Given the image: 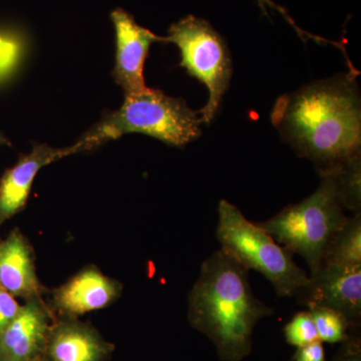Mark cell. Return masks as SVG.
<instances>
[{
  "label": "cell",
  "instance_id": "cell-13",
  "mask_svg": "<svg viewBox=\"0 0 361 361\" xmlns=\"http://www.w3.org/2000/svg\"><path fill=\"white\" fill-rule=\"evenodd\" d=\"M0 285L25 301L49 291L37 277L35 251L18 228L0 242Z\"/></svg>",
  "mask_w": 361,
  "mask_h": 361
},
{
  "label": "cell",
  "instance_id": "cell-4",
  "mask_svg": "<svg viewBox=\"0 0 361 361\" xmlns=\"http://www.w3.org/2000/svg\"><path fill=\"white\" fill-rule=\"evenodd\" d=\"M319 186L303 201L282 209L259 227L292 254L307 263L310 274L322 267L330 241L341 230L348 216L332 169L318 171Z\"/></svg>",
  "mask_w": 361,
  "mask_h": 361
},
{
  "label": "cell",
  "instance_id": "cell-2",
  "mask_svg": "<svg viewBox=\"0 0 361 361\" xmlns=\"http://www.w3.org/2000/svg\"><path fill=\"white\" fill-rule=\"evenodd\" d=\"M188 302L190 324L212 341L223 361L250 355L256 325L274 313L254 295L249 271L222 249L202 264Z\"/></svg>",
  "mask_w": 361,
  "mask_h": 361
},
{
  "label": "cell",
  "instance_id": "cell-16",
  "mask_svg": "<svg viewBox=\"0 0 361 361\" xmlns=\"http://www.w3.org/2000/svg\"><path fill=\"white\" fill-rule=\"evenodd\" d=\"M25 35L16 28L0 27V85L13 77L25 56Z\"/></svg>",
  "mask_w": 361,
  "mask_h": 361
},
{
  "label": "cell",
  "instance_id": "cell-10",
  "mask_svg": "<svg viewBox=\"0 0 361 361\" xmlns=\"http://www.w3.org/2000/svg\"><path fill=\"white\" fill-rule=\"evenodd\" d=\"M123 284L89 265L51 293L49 305L58 317L78 318L109 307L122 295Z\"/></svg>",
  "mask_w": 361,
  "mask_h": 361
},
{
  "label": "cell",
  "instance_id": "cell-22",
  "mask_svg": "<svg viewBox=\"0 0 361 361\" xmlns=\"http://www.w3.org/2000/svg\"><path fill=\"white\" fill-rule=\"evenodd\" d=\"M292 360L294 361H326L324 348L320 341L296 349Z\"/></svg>",
  "mask_w": 361,
  "mask_h": 361
},
{
  "label": "cell",
  "instance_id": "cell-21",
  "mask_svg": "<svg viewBox=\"0 0 361 361\" xmlns=\"http://www.w3.org/2000/svg\"><path fill=\"white\" fill-rule=\"evenodd\" d=\"M332 361H361L360 337L349 334L348 338L342 342Z\"/></svg>",
  "mask_w": 361,
  "mask_h": 361
},
{
  "label": "cell",
  "instance_id": "cell-7",
  "mask_svg": "<svg viewBox=\"0 0 361 361\" xmlns=\"http://www.w3.org/2000/svg\"><path fill=\"white\" fill-rule=\"evenodd\" d=\"M308 308L322 306L338 311L353 329L361 317V266L322 265L296 296Z\"/></svg>",
  "mask_w": 361,
  "mask_h": 361
},
{
  "label": "cell",
  "instance_id": "cell-18",
  "mask_svg": "<svg viewBox=\"0 0 361 361\" xmlns=\"http://www.w3.org/2000/svg\"><path fill=\"white\" fill-rule=\"evenodd\" d=\"M284 337L287 343L296 348H302L319 341L315 323L310 311H301L284 327Z\"/></svg>",
  "mask_w": 361,
  "mask_h": 361
},
{
  "label": "cell",
  "instance_id": "cell-23",
  "mask_svg": "<svg viewBox=\"0 0 361 361\" xmlns=\"http://www.w3.org/2000/svg\"><path fill=\"white\" fill-rule=\"evenodd\" d=\"M11 142L0 133V146H11Z\"/></svg>",
  "mask_w": 361,
  "mask_h": 361
},
{
  "label": "cell",
  "instance_id": "cell-5",
  "mask_svg": "<svg viewBox=\"0 0 361 361\" xmlns=\"http://www.w3.org/2000/svg\"><path fill=\"white\" fill-rule=\"evenodd\" d=\"M216 237L221 249L246 268L262 274L279 297H296L310 282V275L296 264L293 254L251 222L238 207L221 200Z\"/></svg>",
  "mask_w": 361,
  "mask_h": 361
},
{
  "label": "cell",
  "instance_id": "cell-17",
  "mask_svg": "<svg viewBox=\"0 0 361 361\" xmlns=\"http://www.w3.org/2000/svg\"><path fill=\"white\" fill-rule=\"evenodd\" d=\"M310 311L320 341L342 343L348 338L350 334L349 329H353V327L342 313L322 306L311 307Z\"/></svg>",
  "mask_w": 361,
  "mask_h": 361
},
{
  "label": "cell",
  "instance_id": "cell-9",
  "mask_svg": "<svg viewBox=\"0 0 361 361\" xmlns=\"http://www.w3.org/2000/svg\"><path fill=\"white\" fill-rule=\"evenodd\" d=\"M116 30V65L113 75L126 96L140 94L148 89L144 80V66L149 47L154 42H165L148 28L135 23L134 16L123 9L111 14Z\"/></svg>",
  "mask_w": 361,
  "mask_h": 361
},
{
  "label": "cell",
  "instance_id": "cell-11",
  "mask_svg": "<svg viewBox=\"0 0 361 361\" xmlns=\"http://www.w3.org/2000/svg\"><path fill=\"white\" fill-rule=\"evenodd\" d=\"M85 152L80 141L68 148H52L45 144H33L32 151L21 155L18 163L7 169L0 179V228L20 212L27 203L30 189L40 169L65 157Z\"/></svg>",
  "mask_w": 361,
  "mask_h": 361
},
{
  "label": "cell",
  "instance_id": "cell-19",
  "mask_svg": "<svg viewBox=\"0 0 361 361\" xmlns=\"http://www.w3.org/2000/svg\"><path fill=\"white\" fill-rule=\"evenodd\" d=\"M259 6H260L261 11H263V13L265 16H267L269 18V13H268V8L273 9V11H276L278 13L281 14L282 16L287 20V23L289 25L293 26L294 30H296V32L298 33L299 37L305 42V39H313L317 42H329V44H336V47H338V49H341V51H345L344 49L343 45L339 44V42H330V40L322 39V37H316V35H311V33L305 32V30H301L298 25H296L295 21L292 20L291 16H289L288 13H287L286 9L283 8V7L278 6V4L273 2L272 0H257ZM343 51V52H344Z\"/></svg>",
  "mask_w": 361,
  "mask_h": 361
},
{
  "label": "cell",
  "instance_id": "cell-3",
  "mask_svg": "<svg viewBox=\"0 0 361 361\" xmlns=\"http://www.w3.org/2000/svg\"><path fill=\"white\" fill-rule=\"evenodd\" d=\"M201 125L200 114L191 110L184 99L148 87L126 96L123 106L106 114L80 141L89 152L123 135L140 133L183 148L200 137Z\"/></svg>",
  "mask_w": 361,
  "mask_h": 361
},
{
  "label": "cell",
  "instance_id": "cell-14",
  "mask_svg": "<svg viewBox=\"0 0 361 361\" xmlns=\"http://www.w3.org/2000/svg\"><path fill=\"white\" fill-rule=\"evenodd\" d=\"M322 265L361 266V214L348 217L330 241Z\"/></svg>",
  "mask_w": 361,
  "mask_h": 361
},
{
  "label": "cell",
  "instance_id": "cell-12",
  "mask_svg": "<svg viewBox=\"0 0 361 361\" xmlns=\"http://www.w3.org/2000/svg\"><path fill=\"white\" fill-rule=\"evenodd\" d=\"M115 344L80 318L58 317L52 323L44 358L47 361H108Z\"/></svg>",
  "mask_w": 361,
  "mask_h": 361
},
{
  "label": "cell",
  "instance_id": "cell-20",
  "mask_svg": "<svg viewBox=\"0 0 361 361\" xmlns=\"http://www.w3.org/2000/svg\"><path fill=\"white\" fill-rule=\"evenodd\" d=\"M20 310L21 305L16 300V297L0 285V332L6 329Z\"/></svg>",
  "mask_w": 361,
  "mask_h": 361
},
{
  "label": "cell",
  "instance_id": "cell-1",
  "mask_svg": "<svg viewBox=\"0 0 361 361\" xmlns=\"http://www.w3.org/2000/svg\"><path fill=\"white\" fill-rule=\"evenodd\" d=\"M358 71L318 80L274 104L271 121L282 139L318 171L361 155V104Z\"/></svg>",
  "mask_w": 361,
  "mask_h": 361
},
{
  "label": "cell",
  "instance_id": "cell-8",
  "mask_svg": "<svg viewBox=\"0 0 361 361\" xmlns=\"http://www.w3.org/2000/svg\"><path fill=\"white\" fill-rule=\"evenodd\" d=\"M54 311L44 297L28 299L18 316L0 332V361H39L44 358Z\"/></svg>",
  "mask_w": 361,
  "mask_h": 361
},
{
  "label": "cell",
  "instance_id": "cell-25",
  "mask_svg": "<svg viewBox=\"0 0 361 361\" xmlns=\"http://www.w3.org/2000/svg\"><path fill=\"white\" fill-rule=\"evenodd\" d=\"M1 240H2V239H1V237H0V242H1Z\"/></svg>",
  "mask_w": 361,
  "mask_h": 361
},
{
  "label": "cell",
  "instance_id": "cell-15",
  "mask_svg": "<svg viewBox=\"0 0 361 361\" xmlns=\"http://www.w3.org/2000/svg\"><path fill=\"white\" fill-rule=\"evenodd\" d=\"M331 169L344 208L353 215L361 214V155Z\"/></svg>",
  "mask_w": 361,
  "mask_h": 361
},
{
  "label": "cell",
  "instance_id": "cell-6",
  "mask_svg": "<svg viewBox=\"0 0 361 361\" xmlns=\"http://www.w3.org/2000/svg\"><path fill=\"white\" fill-rule=\"evenodd\" d=\"M165 42L177 45L182 58L180 66L208 89V102L199 114L202 123H210L232 78L231 54L224 39L208 21L190 14L170 26Z\"/></svg>",
  "mask_w": 361,
  "mask_h": 361
},
{
  "label": "cell",
  "instance_id": "cell-24",
  "mask_svg": "<svg viewBox=\"0 0 361 361\" xmlns=\"http://www.w3.org/2000/svg\"><path fill=\"white\" fill-rule=\"evenodd\" d=\"M39 361H47V360H45V358H42V360H40Z\"/></svg>",
  "mask_w": 361,
  "mask_h": 361
}]
</instances>
